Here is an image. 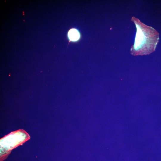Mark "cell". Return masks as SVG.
<instances>
[{
	"label": "cell",
	"instance_id": "1",
	"mask_svg": "<svg viewBox=\"0 0 161 161\" xmlns=\"http://www.w3.org/2000/svg\"><path fill=\"white\" fill-rule=\"evenodd\" d=\"M131 20L135 25L137 32L134 43L131 48V54L133 55H146L154 52L159 41L158 32L134 17Z\"/></svg>",
	"mask_w": 161,
	"mask_h": 161
},
{
	"label": "cell",
	"instance_id": "2",
	"mask_svg": "<svg viewBox=\"0 0 161 161\" xmlns=\"http://www.w3.org/2000/svg\"><path fill=\"white\" fill-rule=\"evenodd\" d=\"M29 138V135L23 130L12 132L0 139L1 149H3L8 152Z\"/></svg>",
	"mask_w": 161,
	"mask_h": 161
},
{
	"label": "cell",
	"instance_id": "3",
	"mask_svg": "<svg viewBox=\"0 0 161 161\" xmlns=\"http://www.w3.org/2000/svg\"><path fill=\"white\" fill-rule=\"evenodd\" d=\"M68 37L70 41L75 42L80 39V34L78 30L75 28H72L69 30L68 33Z\"/></svg>",
	"mask_w": 161,
	"mask_h": 161
}]
</instances>
